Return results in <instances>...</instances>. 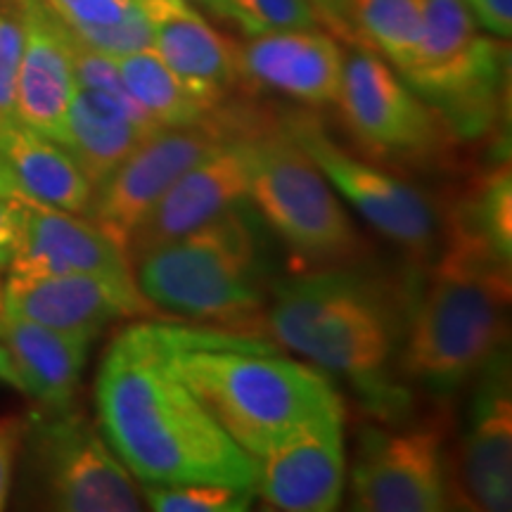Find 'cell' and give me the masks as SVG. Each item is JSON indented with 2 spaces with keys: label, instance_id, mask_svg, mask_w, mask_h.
Returning <instances> with one entry per match:
<instances>
[{
  "label": "cell",
  "instance_id": "6da1fadb",
  "mask_svg": "<svg viewBox=\"0 0 512 512\" xmlns=\"http://www.w3.org/2000/svg\"><path fill=\"white\" fill-rule=\"evenodd\" d=\"M95 411L102 437L143 486L254 489V458L174 375L162 325H131L112 339L95 380Z\"/></svg>",
  "mask_w": 512,
  "mask_h": 512
},
{
  "label": "cell",
  "instance_id": "7a4b0ae2",
  "mask_svg": "<svg viewBox=\"0 0 512 512\" xmlns=\"http://www.w3.org/2000/svg\"><path fill=\"white\" fill-rule=\"evenodd\" d=\"M259 323V335L349 380L377 411L406 401L392 380L406 318L380 280L339 266L273 280Z\"/></svg>",
  "mask_w": 512,
  "mask_h": 512
},
{
  "label": "cell",
  "instance_id": "3957f363",
  "mask_svg": "<svg viewBox=\"0 0 512 512\" xmlns=\"http://www.w3.org/2000/svg\"><path fill=\"white\" fill-rule=\"evenodd\" d=\"M164 328L166 358L230 439L254 460L344 401L320 370L271 354L245 335Z\"/></svg>",
  "mask_w": 512,
  "mask_h": 512
},
{
  "label": "cell",
  "instance_id": "277c9868",
  "mask_svg": "<svg viewBox=\"0 0 512 512\" xmlns=\"http://www.w3.org/2000/svg\"><path fill=\"white\" fill-rule=\"evenodd\" d=\"M510 264L448 230V247L406 318L399 368L437 394L470 382L508 335Z\"/></svg>",
  "mask_w": 512,
  "mask_h": 512
},
{
  "label": "cell",
  "instance_id": "5b68a950",
  "mask_svg": "<svg viewBox=\"0 0 512 512\" xmlns=\"http://www.w3.org/2000/svg\"><path fill=\"white\" fill-rule=\"evenodd\" d=\"M131 268L138 290L155 311L238 328L240 335L256 330L273 285L249 202L147 249L131 261Z\"/></svg>",
  "mask_w": 512,
  "mask_h": 512
},
{
  "label": "cell",
  "instance_id": "8992f818",
  "mask_svg": "<svg viewBox=\"0 0 512 512\" xmlns=\"http://www.w3.org/2000/svg\"><path fill=\"white\" fill-rule=\"evenodd\" d=\"M422 41L401 76L446 128L479 138L496 124L508 91V50L486 34L460 0H418Z\"/></svg>",
  "mask_w": 512,
  "mask_h": 512
},
{
  "label": "cell",
  "instance_id": "52a82bcc",
  "mask_svg": "<svg viewBox=\"0 0 512 512\" xmlns=\"http://www.w3.org/2000/svg\"><path fill=\"white\" fill-rule=\"evenodd\" d=\"M247 202L309 264L339 266L358 252L356 228L337 192L280 121L256 117Z\"/></svg>",
  "mask_w": 512,
  "mask_h": 512
},
{
  "label": "cell",
  "instance_id": "ba28073f",
  "mask_svg": "<svg viewBox=\"0 0 512 512\" xmlns=\"http://www.w3.org/2000/svg\"><path fill=\"white\" fill-rule=\"evenodd\" d=\"M29 463L50 510L138 512L136 479L117 458L100 427L72 406L36 413L24 425Z\"/></svg>",
  "mask_w": 512,
  "mask_h": 512
},
{
  "label": "cell",
  "instance_id": "9c48e42d",
  "mask_svg": "<svg viewBox=\"0 0 512 512\" xmlns=\"http://www.w3.org/2000/svg\"><path fill=\"white\" fill-rule=\"evenodd\" d=\"M242 114L245 112L223 102L214 117L202 124L159 128L93 190L83 216L126 249L128 240L162 202L171 185L230 133L238 131Z\"/></svg>",
  "mask_w": 512,
  "mask_h": 512
},
{
  "label": "cell",
  "instance_id": "30bf717a",
  "mask_svg": "<svg viewBox=\"0 0 512 512\" xmlns=\"http://www.w3.org/2000/svg\"><path fill=\"white\" fill-rule=\"evenodd\" d=\"M280 124L337 197H344L377 233L413 254L430 252L437 219L422 192L337 145L311 112H290Z\"/></svg>",
  "mask_w": 512,
  "mask_h": 512
},
{
  "label": "cell",
  "instance_id": "8fae6325",
  "mask_svg": "<svg viewBox=\"0 0 512 512\" xmlns=\"http://www.w3.org/2000/svg\"><path fill=\"white\" fill-rule=\"evenodd\" d=\"M335 105L354 138L384 159H422L437 152L446 124L377 53L356 50L344 62Z\"/></svg>",
  "mask_w": 512,
  "mask_h": 512
},
{
  "label": "cell",
  "instance_id": "7c38bea8",
  "mask_svg": "<svg viewBox=\"0 0 512 512\" xmlns=\"http://www.w3.org/2000/svg\"><path fill=\"white\" fill-rule=\"evenodd\" d=\"M354 508L439 512L451 503L446 432L437 422L406 430H366L351 467Z\"/></svg>",
  "mask_w": 512,
  "mask_h": 512
},
{
  "label": "cell",
  "instance_id": "4fadbf2b",
  "mask_svg": "<svg viewBox=\"0 0 512 512\" xmlns=\"http://www.w3.org/2000/svg\"><path fill=\"white\" fill-rule=\"evenodd\" d=\"M259 114L245 112L238 131L230 133L209 155L192 164L152 209L143 226L128 240L133 261L147 249L162 245L214 221L228 209L247 202L254 162V124Z\"/></svg>",
  "mask_w": 512,
  "mask_h": 512
},
{
  "label": "cell",
  "instance_id": "5bb4252c",
  "mask_svg": "<svg viewBox=\"0 0 512 512\" xmlns=\"http://www.w3.org/2000/svg\"><path fill=\"white\" fill-rule=\"evenodd\" d=\"M467 430L451 489L472 510L512 508V387L510 358L501 349L479 370Z\"/></svg>",
  "mask_w": 512,
  "mask_h": 512
},
{
  "label": "cell",
  "instance_id": "9a60e30c",
  "mask_svg": "<svg viewBox=\"0 0 512 512\" xmlns=\"http://www.w3.org/2000/svg\"><path fill=\"white\" fill-rule=\"evenodd\" d=\"M3 311L95 339L117 320L155 313V306L138 290L136 278L10 273L3 287Z\"/></svg>",
  "mask_w": 512,
  "mask_h": 512
},
{
  "label": "cell",
  "instance_id": "2e32d148",
  "mask_svg": "<svg viewBox=\"0 0 512 512\" xmlns=\"http://www.w3.org/2000/svg\"><path fill=\"white\" fill-rule=\"evenodd\" d=\"M344 486V413L311 422L254 460V491L275 510L330 512Z\"/></svg>",
  "mask_w": 512,
  "mask_h": 512
},
{
  "label": "cell",
  "instance_id": "e0dca14e",
  "mask_svg": "<svg viewBox=\"0 0 512 512\" xmlns=\"http://www.w3.org/2000/svg\"><path fill=\"white\" fill-rule=\"evenodd\" d=\"M235 60L252 86L320 107L337 102L347 55L335 36L311 27L252 36L235 48Z\"/></svg>",
  "mask_w": 512,
  "mask_h": 512
},
{
  "label": "cell",
  "instance_id": "ac0fdd59",
  "mask_svg": "<svg viewBox=\"0 0 512 512\" xmlns=\"http://www.w3.org/2000/svg\"><path fill=\"white\" fill-rule=\"evenodd\" d=\"M150 24L152 50L211 107H221L240 81L235 46L190 0H138Z\"/></svg>",
  "mask_w": 512,
  "mask_h": 512
},
{
  "label": "cell",
  "instance_id": "d6986e66",
  "mask_svg": "<svg viewBox=\"0 0 512 512\" xmlns=\"http://www.w3.org/2000/svg\"><path fill=\"white\" fill-rule=\"evenodd\" d=\"M24 48L17 72L15 112L31 131L60 143L76 93L69 31L43 0H22Z\"/></svg>",
  "mask_w": 512,
  "mask_h": 512
},
{
  "label": "cell",
  "instance_id": "ffe728a7",
  "mask_svg": "<svg viewBox=\"0 0 512 512\" xmlns=\"http://www.w3.org/2000/svg\"><path fill=\"white\" fill-rule=\"evenodd\" d=\"M24 204V202H22ZM15 275H110L133 278L126 249L81 214L24 204L22 235L10 261Z\"/></svg>",
  "mask_w": 512,
  "mask_h": 512
},
{
  "label": "cell",
  "instance_id": "44dd1931",
  "mask_svg": "<svg viewBox=\"0 0 512 512\" xmlns=\"http://www.w3.org/2000/svg\"><path fill=\"white\" fill-rule=\"evenodd\" d=\"M128 93L76 86L60 145L95 190L136 147L159 131Z\"/></svg>",
  "mask_w": 512,
  "mask_h": 512
},
{
  "label": "cell",
  "instance_id": "7402d4cb",
  "mask_svg": "<svg viewBox=\"0 0 512 512\" xmlns=\"http://www.w3.org/2000/svg\"><path fill=\"white\" fill-rule=\"evenodd\" d=\"M0 197L83 216L93 188L60 143L10 121L0 126Z\"/></svg>",
  "mask_w": 512,
  "mask_h": 512
},
{
  "label": "cell",
  "instance_id": "603a6c76",
  "mask_svg": "<svg viewBox=\"0 0 512 512\" xmlns=\"http://www.w3.org/2000/svg\"><path fill=\"white\" fill-rule=\"evenodd\" d=\"M0 342L15 361L24 394L46 411L72 406L91 351V337L0 311Z\"/></svg>",
  "mask_w": 512,
  "mask_h": 512
},
{
  "label": "cell",
  "instance_id": "cb8c5ba5",
  "mask_svg": "<svg viewBox=\"0 0 512 512\" xmlns=\"http://www.w3.org/2000/svg\"><path fill=\"white\" fill-rule=\"evenodd\" d=\"M114 60H117L126 93L157 126H195L214 117L219 110L192 93L152 48L114 57Z\"/></svg>",
  "mask_w": 512,
  "mask_h": 512
},
{
  "label": "cell",
  "instance_id": "d4e9b609",
  "mask_svg": "<svg viewBox=\"0 0 512 512\" xmlns=\"http://www.w3.org/2000/svg\"><path fill=\"white\" fill-rule=\"evenodd\" d=\"M88 48L121 57L152 48L150 24L138 0H43Z\"/></svg>",
  "mask_w": 512,
  "mask_h": 512
},
{
  "label": "cell",
  "instance_id": "484cf974",
  "mask_svg": "<svg viewBox=\"0 0 512 512\" xmlns=\"http://www.w3.org/2000/svg\"><path fill=\"white\" fill-rule=\"evenodd\" d=\"M448 230L489 249L503 264H512V176L508 162L486 171L460 202Z\"/></svg>",
  "mask_w": 512,
  "mask_h": 512
},
{
  "label": "cell",
  "instance_id": "4316f807",
  "mask_svg": "<svg viewBox=\"0 0 512 512\" xmlns=\"http://www.w3.org/2000/svg\"><path fill=\"white\" fill-rule=\"evenodd\" d=\"M356 41L368 43L401 76L413 67L422 41L418 0H351Z\"/></svg>",
  "mask_w": 512,
  "mask_h": 512
},
{
  "label": "cell",
  "instance_id": "83f0119b",
  "mask_svg": "<svg viewBox=\"0 0 512 512\" xmlns=\"http://www.w3.org/2000/svg\"><path fill=\"white\" fill-rule=\"evenodd\" d=\"M143 494L157 512H242L252 508L256 491L235 484L185 482L143 486Z\"/></svg>",
  "mask_w": 512,
  "mask_h": 512
},
{
  "label": "cell",
  "instance_id": "f1b7e54d",
  "mask_svg": "<svg viewBox=\"0 0 512 512\" xmlns=\"http://www.w3.org/2000/svg\"><path fill=\"white\" fill-rule=\"evenodd\" d=\"M226 19L247 38L287 29L320 27L309 0H226Z\"/></svg>",
  "mask_w": 512,
  "mask_h": 512
},
{
  "label": "cell",
  "instance_id": "f546056e",
  "mask_svg": "<svg viewBox=\"0 0 512 512\" xmlns=\"http://www.w3.org/2000/svg\"><path fill=\"white\" fill-rule=\"evenodd\" d=\"M22 48V0H0V126L10 124V121H19L15 112V95Z\"/></svg>",
  "mask_w": 512,
  "mask_h": 512
},
{
  "label": "cell",
  "instance_id": "4dcf8cb0",
  "mask_svg": "<svg viewBox=\"0 0 512 512\" xmlns=\"http://www.w3.org/2000/svg\"><path fill=\"white\" fill-rule=\"evenodd\" d=\"M486 34L496 38L512 36V0H460Z\"/></svg>",
  "mask_w": 512,
  "mask_h": 512
},
{
  "label": "cell",
  "instance_id": "1f68e13d",
  "mask_svg": "<svg viewBox=\"0 0 512 512\" xmlns=\"http://www.w3.org/2000/svg\"><path fill=\"white\" fill-rule=\"evenodd\" d=\"M24 422L0 420V510L5 508L10 494L12 470H15L17 448L22 444Z\"/></svg>",
  "mask_w": 512,
  "mask_h": 512
},
{
  "label": "cell",
  "instance_id": "d6a6232c",
  "mask_svg": "<svg viewBox=\"0 0 512 512\" xmlns=\"http://www.w3.org/2000/svg\"><path fill=\"white\" fill-rule=\"evenodd\" d=\"M24 204L0 197V268H8L22 235Z\"/></svg>",
  "mask_w": 512,
  "mask_h": 512
},
{
  "label": "cell",
  "instance_id": "836d02e7",
  "mask_svg": "<svg viewBox=\"0 0 512 512\" xmlns=\"http://www.w3.org/2000/svg\"><path fill=\"white\" fill-rule=\"evenodd\" d=\"M316 10L320 24L335 31L344 41H356L354 27H351V0H309Z\"/></svg>",
  "mask_w": 512,
  "mask_h": 512
},
{
  "label": "cell",
  "instance_id": "e575fe53",
  "mask_svg": "<svg viewBox=\"0 0 512 512\" xmlns=\"http://www.w3.org/2000/svg\"><path fill=\"white\" fill-rule=\"evenodd\" d=\"M0 382L10 384L12 389L22 392V380H19L17 366H15V361H12L10 351H8V347H5L3 342H0Z\"/></svg>",
  "mask_w": 512,
  "mask_h": 512
},
{
  "label": "cell",
  "instance_id": "d590c367",
  "mask_svg": "<svg viewBox=\"0 0 512 512\" xmlns=\"http://www.w3.org/2000/svg\"><path fill=\"white\" fill-rule=\"evenodd\" d=\"M190 3L211 12L214 17L226 19V0H190Z\"/></svg>",
  "mask_w": 512,
  "mask_h": 512
},
{
  "label": "cell",
  "instance_id": "8d00e7d4",
  "mask_svg": "<svg viewBox=\"0 0 512 512\" xmlns=\"http://www.w3.org/2000/svg\"><path fill=\"white\" fill-rule=\"evenodd\" d=\"M0 311H3V287H0Z\"/></svg>",
  "mask_w": 512,
  "mask_h": 512
}]
</instances>
